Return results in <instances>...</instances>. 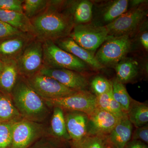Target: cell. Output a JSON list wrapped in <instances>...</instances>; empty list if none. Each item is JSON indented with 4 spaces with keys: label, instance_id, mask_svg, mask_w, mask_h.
I'll return each instance as SVG.
<instances>
[{
    "label": "cell",
    "instance_id": "cell-2",
    "mask_svg": "<svg viewBox=\"0 0 148 148\" xmlns=\"http://www.w3.org/2000/svg\"><path fill=\"white\" fill-rule=\"evenodd\" d=\"M10 95L14 106L24 119L39 123L47 117V105L24 77L19 76Z\"/></svg>",
    "mask_w": 148,
    "mask_h": 148
},
{
    "label": "cell",
    "instance_id": "cell-18",
    "mask_svg": "<svg viewBox=\"0 0 148 148\" xmlns=\"http://www.w3.org/2000/svg\"><path fill=\"white\" fill-rule=\"evenodd\" d=\"M66 5L73 17L75 25L91 22L93 13V1L88 0L66 1Z\"/></svg>",
    "mask_w": 148,
    "mask_h": 148
},
{
    "label": "cell",
    "instance_id": "cell-22",
    "mask_svg": "<svg viewBox=\"0 0 148 148\" xmlns=\"http://www.w3.org/2000/svg\"><path fill=\"white\" fill-rule=\"evenodd\" d=\"M127 114L130 121L137 128L148 124V107L147 104L132 100Z\"/></svg>",
    "mask_w": 148,
    "mask_h": 148
},
{
    "label": "cell",
    "instance_id": "cell-3",
    "mask_svg": "<svg viewBox=\"0 0 148 148\" xmlns=\"http://www.w3.org/2000/svg\"><path fill=\"white\" fill-rule=\"evenodd\" d=\"M148 15L147 1L132 7L110 24L106 26L109 36L118 37L130 35L138 31L146 21Z\"/></svg>",
    "mask_w": 148,
    "mask_h": 148
},
{
    "label": "cell",
    "instance_id": "cell-11",
    "mask_svg": "<svg viewBox=\"0 0 148 148\" xmlns=\"http://www.w3.org/2000/svg\"><path fill=\"white\" fill-rule=\"evenodd\" d=\"M43 131L39 123L25 119L16 121L13 125L10 148H27Z\"/></svg>",
    "mask_w": 148,
    "mask_h": 148
},
{
    "label": "cell",
    "instance_id": "cell-37",
    "mask_svg": "<svg viewBox=\"0 0 148 148\" xmlns=\"http://www.w3.org/2000/svg\"><path fill=\"white\" fill-rule=\"evenodd\" d=\"M50 148L49 147H42V148Z\"/></svg>",
    "mask_w": 148,
    "mask_h": 148
},
{
    "label": "cell",
    "instance_id": "cell-29",
    "mask_svg": "<svg viewBox=\"0 0 148 148\" xmlns=\"http://www.w3.org/2000/svg\"><path fill=\"white\" fill-rule=\"evenodd\" d=\"M16 121H0V148L10 147L14 122Z\"/></svg>",
    "mask_w": 148,
    "mask_h": 148
},
{
    "label": "cell",
    "instance_id": "cell-12",
    "mask_svg": "<svg viewBox=\"0 0 148 148\" xmlns=\"http://www.w3.org/2000/svg\"><path fill=\"white\" fill-rule=\"evenodd\" d=\"M39 73L54 79L61 84L73 90H86L89 83L81 73L66 69L45 67Z\"/></svg>",
    "mask_w": 148,
    "mask_h": 148
},
{
    "label": "cell",
    "instance_id": "cell-35",
    "mask_svg": "<svg viewBox=\"0 0 148 148\" xmlns=\"http://www.w3.org/2000/svg\"><path fill=\"white\" fill-rule=\"evenodd\" d=\"M124 148H148L147 145L139 140H131Z\"/></svg>",
    "mask_w": 148,
    "mask_h": 148
},
{
    "label": "cell",
    "instance_id": "cell-26",
    "mask_svg": "<svg viewBox=\"0 0 148 148\" xmlns=\"http://www.w3.org/2000/svg\"><path fill=\"white\" fill-rule=\"evenodd\" d=\"M111 82L112 94L114 99L119 103L123 111L127 113L132 99L130 96L123 84L116 77L113 79Z\"/></svg>",
    "mask_w": 148,
    "mask_h": 148
},
{
    "label": "cell",
    "instance_id": "cell-14",
    "mask_svg": "<svg viewBox=\"0 0 148 148\" xmlns=\"http://www.w3.org/2000/svg\"><path fill=\"white\" fill-rule=\"evenodd\" d=\"M119 119L110 113L97 108L88 116L87 135L107 137Z\"/></svg>",
    "mask_w": 148,
    "mask_h": 148
},
{
    "label": "cell",
    "instance_id": "cell-20",
    "mask_svg": "<svg viewBox=\"0 0 148 148\" xmlns=\"http://www.w3.org/2000/svg\"><path fill=\"white\" fill-rule=\"evenodd\" d=\"M0 21L6 23L24 33L34 35L31 20L23 12L0 10Z\"/></svg>",
    "mask_w": 148,
    "mask_h": 148
},
{
    "label": "cell",
    "instance_id": "cell-36",
    "mask_svg": "<svg viewBox=\"0 0 148 148\" xmlns=\"http://www.w3.org/2000/svg\"><path fill=\"white\" fill-rule=\"evenodd\" d=\"M4 65V63L1 60H0V71L1 70V69H3V67Z\"/></svg>",
    "mask_w": 148,
    "mask_h": 148
},
{
    "label": "cell",
    "instance_id": "cell-25",
    "mask_svg": "<svg viewBox=\"0 0 148 148\" xmlns=\"http://www.w3.org/2000/svg\"><path fill=\"white\" fill-rule=\"evenodd\" d=\"M21 117L10 95L0 92V121H17Z\"/></svg>",
    "mask_w": 148,
    "mask_h": 148
},
{
    "label": "cell",
    "instance_id": "cell-23",
    "mask_svg": "<svg viewBox=\"0 0 148 148\" xmlns=\"http://www.w3.org/2000/svg\"><path fill=\"white\" fill-rule=\"evenodd\" d=\"M97 107L109 112L120 119L127 115L119 103L115 101L112 94V88L108 92L96 96Z\"/></svg>",
    "mask_w": 148,
    "mask_h": 148
},
{
    "label": "cell",
    "instance_id": "cell-10",
    "mask_svg": "<svg viewBox=\"0 0 148 148\" xmlns=\"http://www.w3.org/2000/svg\"><path fill=\"white\" fill-rule=\"evenodd\" d=\"M91 23L96 26L106 27L126 12L129 9L128 0L103 1L101 3L93 2Z\"/></svg>",
    "mask_w": 148,
    "mask_h": 148
},
{
    "label": "cell",
    "instance_id": "cell-4",
    "mask_svg": "<svg viewBox=\"0 0 148 148\" xmlns=\"http://www.w3.org/2000/svg\"><path fill=\"white\" fill-rule=\"evenodd\" d=\"M44 66L66 69L82 73L90 69L87 64L61 49L51 40L43 41Z\"/></svg>",
    "mask_w": 148,
    "mask_h": 148
},
{
    "label": "cell",
    "instance_id": "cell-9",
    "mask_svg": "<svg viewBox=\"0 0 148 148\" xmlns=\"http://www.w3.org/2000/svg\"><path fill=\"white\" fill-rule=\"evenodd\" d=\"M29 85L43 99H55L77 92L66 87L56 80L40 73L25 78Z\"/></svg>",
    "mask_w": 148,
    "mask_h": 148
},
{
    "label": "cell",
    "instance_id": "cell-13",
    "mask_svg": "<svg viewBox=\"0 0 148 148\" xmlns=\"http://www.w3.org/2000/svg\"><path fill=\"white\" fill-rule=\"evenodd\" d=\"M36 38L33 34L22 33L0 40V60L3 62L16 60Z\"/></svg>",
    "mask_w": 148,
    "mask_h": 148
},
{
    "label": "cell",
    "instance_id": "cell-28",
    "mask_svg": "<svg viewBox=\"0 0 148 148\" xmlns=\"http://www.w3.org/2000/svg\"><path fill=\"white\" fill-rule=\"evenodd\" d=\"M49 3L48 0H24L23 12L29 19H32L45 10Z\"/></svg>",
    "mask_w": 148,
    "mask_h": 148
},
{
    "label": "cell",
    "instance_id": "cell-30",
    "mask_svg": "<svg viewBox=\"0 0 148 148\" xmlns=\"http://www.w3.org/2000/svg\"><path fill=\"white\" fill-rule=\"evenodd\" d=\"M90 86L94 95L98 96L112 89V82L104 77L97 76L91 81Z\"/></svg>",
    "mask_w": 148,
    "mask_h": 148
},
{
    "label": "cell",
    "instance_id": "cell-7",
    "mask_svg": "<svg viewBox=\"0 0 148 148\" xmlns=\"http://www.w3.org/2000/svg\"><path fill=\"white\" fill-rule=\"evenodd\" d=\"M43 99L47 106L64 110L82 112L88 116L98 108L96 96L87 90H79L62 98Z\"/></svg>",
    "mask_w": 148,
    "mask_h": 148
},
{
    "label": "cell",
    "instance_id": "cell-1",
    "mask_svg": "<svg viewBox=\"0 0 148 148\" xmlns=\"http://www.w3.org/2000/svg\"><path fill=\"white\" fill-rule=\"evenodd\" d=\"M30 20L35 36L42 41L69 37L75 26L66 1H49L46 8Z\"/></svg>",
    "mask_w": 148,
    "mask_h": 148
},
{
    "label": "cell",
    "instance_id": "cell-27",
    "mask_svg": "<svg viewBox=\"0 0 148 148\" xmlns=\"http://www.w3.org/2000/svg\"><path fill=\"white\" fill-rule=\"evenodd\" d=\"M73 148H111L107 137L86 135L78 141H72Z\"/></svg>",
    "mask_w": 148,
    "mask_h": 148
},
{
    "label": "cell",
    "instance_id": "cell-24",
    "mask_svg": "<svg viewBox=\"0 0 148 148\" xmlns=\"http://www.w3.org/2000/svg\"><path fill=\"white\" fill-rule=\"evenodd\" d=\"M53 108L51 120V132L57 138L66 140H71L66 128L64 110L58 107Z\"/></svg>",
    "mask_w": 148,
    "mask_h": 148
},
{
    "label": "cell",
    "instance_id": "cell-6",
    "mask_svg": "<svg viewBox=\"0 0 148 148\" xmlns=\"http://www.w3.org/2000/svg\"><path fill=\"white\" fill-rule=\"evenodd\" d=\"M69 37L80 46L94 54L105 41L110 38L105 27L92 23L74 26Z\"/></svg>",
    "mask_w": 148,
    "mask_h": 148
},
{
    "label": "cell",
    "instance_id": "cell-34",
    "mask_svg": "<svg viewBox=\"0 0 148 148\" xmlns=\"http://www.w3.org/2000/svg\"><path fill=\"white\" fill-rule=\"evenodd\" d=\"M139 42L140 45L146 51H148V32L147 29H146L140 34L139 37Z\"/></svg>",
    "mask_w": 148,
    "mask_h": 148
},
{
    "label": "cell",
    "instance_id": "cell-19",
    "mask_svg": "<svg viewBox=\"0 0 148 148\" xmlns=\"http://www.w3.org/2000/svg\"><path fill=\"white\" fill-rule=\"evenodd\" d=\"M4 63L3 67L0 71V92L10 95L20 75L15 60Z\"/></svg>",
    "mask_w": 148,
    "mask_h": 148
},
{
    "label": "cell",
    "instance_id": "cell-32",
    "mask_svg": "<svg viewBox=\"0 0 148 148\" xmlns=\"http://www.w3.org/2000/svg\"><path fill=\"white\" fill-rule=\"evenodd\" d=\"M24 33L0 21V40Z\"/></svg>",
    "mask_w": 148,
    "mask_h": 148
},
{
    "label": "cell",
    "instance_id": "cell-5",
    "mask_svg": "<svg viewBox=\"0 0 148 148\" xmlns=\"http://www.w3.org/2000/svg\"><path fill=\"white\" fill-rule=\"evenodd\" d=\"M132 47L130 35L111 37L99 47L95 58L104 68L114 66L126 57Z\"/></svg>",
    "mask_w": 148,
    "mask_h": 148
},
{
    "label": "cell",
    "instance_id": "cell-33",
    "mask_svg": "<svg viewBox=\"0 0 148 148\" xmlns=\"http://www.w3.org/2000/svg\"><path fill=\"white\" fill-rule=\"evenodd\" d=\"M132 140H139L147 145L148 143V124L137 128L132 136Z\"/></svg>",
    "mask_w": 148,
    "mask_h": 148
},
{
    "label": "cell",
    "instance_id": "cell-8",
    "mask_svg": "<svg viewBox=\"0 0 148 148\" xmlns=\"http://www.w3.org/2000/svg\"><path fill=\"white\" fill-rule=\"evenodd\" d=\"M15 61L21 76L27 78L39 72L44 67L43 41L36 37Z\"/></svg>",
    "mask_w": 148,
    "mask_h": 148
},
{
    "label": "cell",
    "instance_id": "cell-17",
    "mask_svg": "<svg viewBox=\"0 0 148 148\" xmlns=\"http://www.w3.org/2000/svg\"><path fill=\"white\" fill-rule=\"evenodd\" d=\"M132 124L127 115L120 119L116 125L107 139L111 147L114 148H124L131 140Z\"/></svg>",
    "mask_w": 148,
    "mask_h": 148
},
{
    "label": "cell",
    "instance_id": "cell-21",
    "mask_svg": "<svg viewBox=\"0 0 148 148\" xmlns=\"http://www.w3.org/2000/svg\"><path fill=\"white\" fill-rule=\"evenodd\" d=\"M116 78L123 83L130 82L137 77L140 71L138 61L131 57H125L114 66Z\"/></svg>",
    "mask_w": 148,
    "mask_h": 148
},
{
    "label": "cell",
    "instance_id": "cell-15",
    "mask_svg": "<svg viewBox=\"0 0 148 148\" xmlns=\"http://www.w3.org/2000/svg\"><path fill=\"white\" fill-rule=\"evenodd\" d=\"M53 42L61 49L87 64L90 69L98 71L104 68L96 60L95 54L80 46L71 37L62 38Z\"/></svg>",
    "mask_w": 148,
    "mask_h": 148
},
{
    "label": "cell",
    "instance_id": "cell-16",
    "mask_svg": "<svg viewBox=\"0 0 148 148\" xmlns=\"http://www.w3.org/2000/svg\"><path fill=\"white\" fill-rule=\"evenodd\" d=\"M67 131L72 141H78L87 135L88 116L82 112L69 111L65 115Z\"/></svg>",
    "mask_w": 148,
    "mask_h": 148
},
{
    "label": "cell",
    "instance_id": "cell-31",
    "mask_svg": "<svg viewBox=\"0 0 148 148\" xmlns=\"http://www.w3.org/2000/svg\"><path fill=\"white\" fill-rule=\"evenodd\" d=\"M24 0H0V10L14 11L23 12Z\"/></svg>",
    "mask_w": 148,
    "mask_h": 148
}]
</instances>
